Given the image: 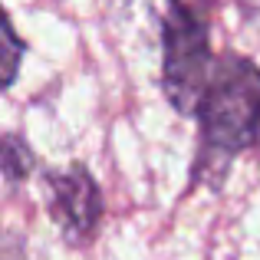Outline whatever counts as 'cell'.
<instances>
[{
  "instance_id": "2",
  "label": "cell",
  "mask_w": 260,
  "mask_h": 260,
  "mask_svg": "<svg viewBox=\"0 0 260 260\" xmlns=\"http://www.w3.org/2000/svg\"><path fill=\"white\" fill-rule=\"evenodd\" d=\"M161 89L184 115H198L211 83V0H168L161 20Z\"/></svg>"
},
{
  "instance_id": "1",
  "label": "cell",
  "mask_w": 260,
  "mask_h": 260,
  "mask_svg": "<svg viewBox=\"0 0 260 260\" xmlns=\"http://www.w3.org/2000/svg\"><path fill=\"white\" fill-rule=\"evenodd\" d=\"M201 161H214L217 178L237 152L257 139L260 128V70L244 56H221L198 106Z\"/></svg>"
},
{
  "instance_id": "3",
  "label": "cell",
  "mask_w": 260,
  "mask_h": 260,
  "mask_svg": "<svg viewBox=\"0 0 260 260\" xmlns=\"http://www.w3.org/2000/svg\"><path fill=\"white\" fill-rule=\"evenodd\" d=\"M50 214L70 244H86L102 217V191L86 165H70L46 175Z\"/></svg>"
},
{
  "instance_id": "5",
  "label": "cell",
  "mask_w": 260,
  "mask_h": 260,
  "mask_svg": "<svg viewBox=\"0 0 260 260\" xmlns=\"http://www.w3.org/2000/svg\"><path fill=\"white\" fill-rule=\"evenodd\" d=\"M26 53V43L17 37L10 20H4V86H10L17 79V70H20V59Z\"/></svg>"
},
{
  "instance_id": "4",
  "label": "cell",
  "mask_w": 260,
  "mask_h": 260,
  "mask_svg": "<svg viewBox=\"0 0 260 260\" xmlns=\"http://www.w3.org/2000/svg\"><path fill=\"white\" fill-rule=\"evenodd\" d=\"M0 161H4V178H7L10 184L23 181V178L30 175V168L37 165L30 145H26V142L20 139L17 132H7V135H4V152H0Z\"/></svg>"
}]
</instances>
